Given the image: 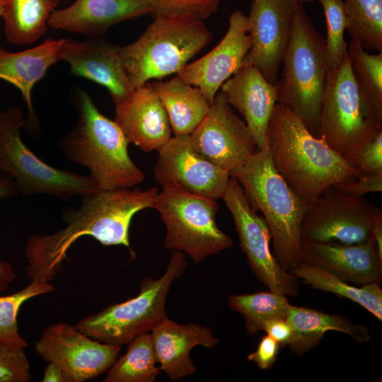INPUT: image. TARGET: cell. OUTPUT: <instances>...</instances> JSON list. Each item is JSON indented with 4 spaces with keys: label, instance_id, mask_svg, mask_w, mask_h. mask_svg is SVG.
I'll return each instance as SVG.
<instances>
[{
    "label": "cell",
    "instance_id": "6da1fadb",
    "mask_svg": "<svg viewBox=\"0 0 382 382\" xmlns=\"http://www.w3.org/2000/svg\"><path fill=\"white\" fill-rule=\"evenodd\" d=\"M158 188L99 190L82 197L77 209L63 213L64 228L48 235L32 236L25 244L27 276L33 282H51L61 272L68 250L83 236L103 245L129 249V227L139 212L154 208Z\"/></svg>",
    "mask_w": 382,
    "mask_h": 382
},
{
    "label": "cell",
    "instance_id": "7a4b0ae2",
    "mask_svg": "<svg viewBox=\"0 0 382 382\" xmlns=\"http://www.w3.org/2000/svg\"><path fill=\"white\" fill-rule=\"evenodd\" d=\"M266 142L275 169L307 204L334 185L352 181L359 174L325 141L313 135L296 114L278 103Z\"/></svg>",
    "mask_w": 382,
    "mask_h": 382
},
{
    "label": "cell",
    "instance_id": "3957f363",
    "mask_svg": "<svg viewBox=\"0 0 382 382\" xmlns=\"http://www.w3.org/2000/svg\"><path fill=\"white\" fill-rule=\"evenodd\" d=\"M76 109V124L59 143L64 158L86 167L100 190L141 183L144 174L132 161L129 143L116 122L103 115L84 91L78 92Z\"/></svg>",
    "mask_w": 382,
    "mask_h": 382
},
{
    "label": "cell",
    "instance_id": "277c9868",
    "mask_svg": "<svg viewBox=\"0 0 382 382\" xmlns=\"http://www.w3.org/2000/svg\"><path fill=\"white\" fill-rule=\"evenodd\" d=\"M270 228L274 257L289 272L300 262L301 228L308 205L293 192L275 169L267 142L245 164L230 173Z\"/></svg>",
    "mask_w": 382,
    "mask_h": 382
},
{
    "label": "cell",
    "instance_id": "5b68a950",
    "mask_svg": "<svg viewBox=\"0 0 382 382\" xmlns=\"http://www.w3.org/2000/svg\"><path fill=\"white\" fill-rule=\"evenodd\" d=\"M212 40L202 21L155 16L137 40L120 48L132 89L177 74Z\"/></svg>",
    "mask_w": 382,
    "mask_h": 382
},
{
    "label": "cell",
    "instance_id": "8992f818",
    "mask_svg": "<svg viewBox=\"0 0 382 382\" xmlns=\"http://www.w3.org/2000/svg\"><path fill=\"white\" fill-rule=\"evenodd\" d=\"M277 86V103L296 114L317 137L328 65L325 39L315 29L303 4L292 23Z\"/></svg>",
    "mask_w": 382,
    "mask_h": 382
},
{
    "label": "cell",
    "instance_id": "52a82bcc",
    "mask_svg": "<svg viewBox=\"0 0 382 382\" xmlns=\"http://www.w3.org/2000/svg\"><path fill=\"white\" fill-rule=\"evenodd\" d=\"M186 266L185 254L173 250L161 277L143 278L137 296L89 315L75 326L102 342L119 347L127 345L134 337L150 332L167 318L168 293L173 282L182 277Z\"/></svg>",
    "mask_w": 382,
    "mask_h": 382
},
{
    "label": "cell",
    "instance_id": "ba28073f",
    "mask_svg": "<svg viewBox=\"0 0 382 382\" xmlns=\"http://www.w3.org/2000/svg\"><path fill=\"white\" fill-rule=\"evenodd\" d=\"M25 123L19 106L0 111V172L14 180L19 193L66 199L76 195L82 197L100 190L90 175L52 167L34 154L21 138Z\"/></svg>",
    "mask_w": 382,
    "mask_h": 382
},
{
    "label": "cell",
    "instance_id": "9c48e42d",
    "mask_svg": "<svg viewBox=\"0 0 382 382\" xmlns=\"http://www.w3.org/2000/svg\"><path fill=\"white\" fill-rule=\"evenodd\" d=\"M380 131L382 125L364 106L347 54L338 67L328 69L317 137L353 166L358 152Z\"/></svg>",
    "mask_w": 382,
    "mask_h": 382
},
{
    "label": "cell",
    "instance_id": "30bf717a",
    "mask_svg": "<svg viewBox=\"0 0 382 382\" xmlns=\"http://www.w3.org/2000/svg\"><path fill=\"white\" fill-rule=\"evenodd\" d=\"M216 201L176 188L158 192L154 208L166 228L164 248L183 252L195 263L231 248L233 239L216 223Z\"/></svg>",
    "mask_w": 382,
    "mask_h": 382
},
{
    "label": "cell",
    "instance_id": "8fae6325",
    "mask_svg": "<svg viewBox=\"0 0 382 382\" xmlns=\"http://www.w3.org/2000/svg\"><path fill=\"white\" fill-rule=\"evenodd\" d=\"M221 199L233 216L241 248L258 280L270 291L297 296L300 293L299 279L284 270L272 253L267 223L255 212L233 176H230Z\"/></svg>",
    "mask_w": 382,
    "mask_h": 382
},
{
    "label": "cell",
    "instance_id": "7c38bea8",
    "mask_svg": "<svg viewBox=\"0 0 382 382\" xmlns=\"http://www.w3.org/2000/svg\"><path fill=\"white\" fill-rule=\"evenodd\" d=\"M382 209L362 197H354L331 187L308 205L301 228V240L312 242L363 243Z\"/></svg>",
    "mask_w": 382,
    "mask_h": 382
},
{
    "label": "cell",
    "instance_id": "4fadbf2b",
    "mask_svg": "<svg viewBox=\"0 0 382 382\" xmlns=\"http://www.w3.org/2000/svg\"><path fill=\"white\" fill-rule=\"evenodd\" d=\"M35 349L45 361L61 367L70 382H83L108 370L121 347L95 340L75 325L54 323L43 330Z\"/></svg>",
    "mask_w": 382,
    "mask_h": 382
},
{
    "label": "cell",
    "instance_id": "5bb4252c",
    "mask_svg": "<svg viewBox=\"0 0 382 382\" xmlns=\"http://www.w3.org/2000/svg\"><path fill=\"white\" fill-rule=\"evenodd\" d=\"M158 152L154 174L163 188H176L215 200L222 198L229 172L199 154L190 134L171 137Z\"/></svg>",
    "mask_w": 382,
    "mask_h": 382
},
{
    "label": "cell",
    "instance_id": "9a60e30c",
    "mask_svg": "<svg viewBox=\"0 0 382 382\" xmlns=\"http://www.w3.org/2000/svg\"><path fill=\"white\" fill-rule=\"evenodd\" d=\"M190 136L199 154L229 173L245 164L257 150L245 121L220 91L208 113Z\"/></svg>",
    "mask_w": 382,
    "mask_h": 382
},
{
    "label": "cell",
    "instance_id": "2e32d148",
    "mask_svg": "<svg viewBox=\"0 0 382 382\" xmlns=\"http://www.w3.org/2000/svg\"><path fill=\"white\" fill-rule=\"evenodd\" d=\"M301 0H253L248 16L251 46L243 63L255 65L277 85Z\"/></svg>",
    "mask_w": 382,
    "mask_h": 382
},
{
    "label": "cell",
    "instance_id": "e0dca14e",
    "mask_svg": "<svg viewBox=\"0 0 382 382\" xmlns=\"http://www.w3.org/2000/svg\"><path fill=\"white\" fill-rule=\"evenodd\" d=\"M251 46L248 16L235 11L222 40L201 58L187 64L177 76L198 88L212 104L222 84L243 65Z\"/></svg>",
    "mask_w": 382,
    "mask_h": 382
},
{
    "label": "cell",
    "instance_id": "ac0fdd59",
    "mask_svg": "<svg viewBox=\"0 0 382 382\" xmlns=\"http://www.w3.org/2000/svg\"><path fill=\"white\" fill-rule=\"evenodd\" d=\"M300 262L358 284L382 282V255L371 237L359 244L302 241Z\"/></svg>",
    "mask_w": 382,
    "mask_h": 382
},
{
    "label": "cell",
    "instance_id": "d6986e66",
    "mask_svg": "<svg viewBox=\"0 0 382 382\" xmlns=\"http://www.w3.org/2000/svg\"><path fill=\"white\" fill-rule=\"evenodd\" d=\"M115 105V121L128 142L144 152L158 151L172 137L168 115L150 83Z\"/></svg>",
    "mask_w": 382,
    "mask_h": 382
},
{
    "label": "cell",
    "instance_id": "ffe728a7",
    "mask_svg": "<svg viewBox=\"0 0 382 382\" xmlns=\"http://www.w3.org/2000/svg\"><path fill=\"white\" fill-rule=\"evenodd\" d=\"M120 47L103 37L83 41L63 39L61 60L68 63L76 76L89 79L108 89L114 103L132 91L120 54Z\"/></svg>",
    "mask_w": 382,
    "mask_h": 382
},
{
    "label": "cell",
    "instance_id": "44dd1931",
    "mask_svg": "<svg viewBox=\"0 0 382 382\" xmlns=\"http://www.w3.org/2000/svg\"><path fill=\"white\" fill-rule=\"evenodd\" d=\"M230 105L243 117L257 149L264 147L277 103V86L268 82L253 64L241 67L221 86Z\"/></svg>",
    "mask_w": 382,
    "mask_h": 382
},
{
    "label": "cell",
    "instance_id": "7402d4cb",
    "mask_svg": "<svg viewBox=\"0 0 382 382\" xmlns=\"http://www.w3.org/2000/svg\"><path fill=\"white\" fill-rule=\"evenodd\" d=\"M149 13L147 0H76L66 8L54 9L47 25L86 38H99L112 25Z\"/></svg>",
    "mask_w": 382,
    "mask_h": 382
},
{
    "label": "cell",
    "instance_id": "603a6c76",
    "mask_svg": "<svg viewBox=\"0 0 382 382\" xmlns=\"http://www.w3.org/2000/svg\"><path fill=\"white\" fill-rule=\"evenodd\" d=\"M150 332L158 368L172 381L197 371L190 355L193 347L212 349L219 343L210 328L194 323L179 324L168 317Z\"/></svg>",
    "mask_w": 382,
    "mask_h": 382
},
{
    "label": "cell",
    "instance_id": "cb8c5ba5",
    "mask_svg": "<svg viewBox=\"0 0 382 382\" xmlns=\"http://www.w3.org/2000/svg\"><path fill=\"white\" fill-rule=\"evenodd\" d=\"M62 43L63 39L47 38L36 47L16 52L0 46V79L11 83L21 91L30 124L35 120L32 90L48 69L61 60Z\"/></svg>",
    "mask_w": 382,
    "mask_h": 382
},
{
    "label": "cell",
    "instance_id": "d4e9b609",
    "mask_svg": "<svg viewBox=\"0 0 382 382\" xmlns=\"http://www.w3.org/2000/svg\"><path fill=\"white\" fill-rule=\"evenodd\" d=\"M286 320L294 331L293 341L288 347L299 357L316 347L328 331L346 334L359 344L371 340L368 327L341 315L290 305Z\"/></svg>",
    "mask_w": 382,
    "mask_h": 382
},
{
    "label": "cell",
    "instance_id": "484cf974",
    "mask_svg": "<svg viewBox=\"0 0 382 382\" xmlns=\"http://www.w3.org/2000/svg\"><path fill=\"white\" fill-rule=\"evenodd\" d=\"M151 85L168 115L174 136L190 134L210 109L211 103L202 91L177 75Z\"/></svg>",
    "mask_w": 382,
    "mask_h": 382
},
{
    "label": "cell",
    "instance_id": "4316f807",
    "mask_svg": "<svg viewBox=\"0 0 382 382\" xmlns=\"http://www.w3.org/2000/svg\"><path fill=\"white\" fill-rule=\"evenodd\" d=\"M57 4L54 0H8L1 17L6 40L16 45L35 42L44 36Z\"/></svg>",
    "mask_w": 382,
    "mask_h": 382
},
{
    "label": "cell",
    "instance_id": "83f0119b",
    "mask_svg": "<svg viewBox=\"0 0 382 382\" xmlns=\"http://www.w3.org/2000/svg\"><path fill=\"white\" fill-rule=\"evenodd\" d=\"M290 272L313 289L335 294L359 304L382 321V289L379 284L356 287L322 268L302 262Z\"/></svg>",
    "mask_w": 382,
    "mask_h": 382
},
{
    "label": "cell",
    "instance_id": "f1b7e54d",
    "mask_svg": "<svg viewBox=\"0 0 382 382\" xmlns=\"http://www.w3.org/2000/svg\"><path fill=\"white\" fill-rule=\"evenodd\" d=\"M347 54L364 106L370 117L382 125V52L369 54L351 39Z\"/></svg>",
    "mask_w": 382,
    "mask_h": 382
},
{
    "label": "cell",
    "instance_id": "f546056e",
    "mask_svg": "<svg viewBox=\"0 0 382 382\" xmlns=\"http://www.w3.org/2000/svg\"><path fill=\"white\" fill-rule=\"evenodd\" d=\"M126 353L112 364L105 382H153L159 374L151 334L143 333L128 344Z\"/></svg>",
    "mask_w": 382,
    "mask_h": 382
},
{
    "label": "cell",
    "instance_id": "4dcf8cb0",
    "mask_svg": "<svg viewBox=\"0 0 382 382\" xmlns=\"http://www.w3.org/2000/svg\"><path fill=\"white\" fill-rule=\"evenodd\" d=\"M228 305L245 318L247 332L255 335L274 318H286L290 303L286 296L270 291L230 295Z\"/></svg>",
    "mask_w": 382,
    "mask_h": 382
},
{
    "label": "cell",
    "instance_id": "1f68e13d",
    "mask_svg": "<svg viewBox=\"0 0 382 382\" xmlns=\"http://www.w3.org/2000/svg\"><path fill=\"white\" fill-rule=\"evenodd\" d=\"M347 30L365 50L382 52V0H342Z\"/></svg>",
    "mask_w": 382,
    "mask_h": 382
},
{
    "label": "cell",
    "instance_id": "d6a6232c",
    "mask_svg": "<svg viewBox=\"0 0 382 382\" xmlns=\"http://www.w3.org/2000/svg\"><path fill=\"white\" fill-rule=\"evenodd\" d=\"M54 291V286L50 282L31 281L17 292L0 296V342L14 347L26 348L28 342L18 331L17 316L19 310L29 299Z\"/></svg>",
    "mask_w": 382,
    "mask_h": 382
},
{
    "label": "cell",
    "instance_id": "836d02e7",
    "mask_svg": "<svg viewBox=\"0 0 382 382\" xmlns=\"http://www.w3.org/2000/svg\"><path fill=\"white\" fill-rule=\"evenodd\" d=\"M325 13L326 57L329 69L338 67L347 54L345 32L347 20L342 0H318Z\"/></svg>",
    "mask_w": 382,
    "mask_h": 382
},
{
    "label": "cell",
    "instance_id": "e575fe53",
    "mask_svg": "<svg viewBox=\"0 0 382 382\" xmlns=\"http://www.w3.org/2000/svg\"><path fill=\"white\" fill-rule=\"evenodd\" d=\"M154 16L186 17L204 21L218 9L221 0H147Z\"/></svg>",
    "mask_w": 382,
    "mask_h": 382
},
{
    "label": "cell",
    "instance_id": "d590c367",
    "mask_svg": "<svg viewBox=\"0 0 382 382\" xmlns=\"http://www.w3.org/2000/svg\"><path fill=\"white\" fill-rule=\"evenodd\" d=\"M30 379V366L24 349L0 342V382H28Z\"/></svg>",
    "mask_w": 382,
    "mask_h": 382
},
{
    "label": "cell",
    "instance_id": "8d00e7d4",
    "mask_svg": "<svg viewBox=\"0 0 382 382\" xmlns=\"http://www.w3.org/2000/svg\"><path fill=\"white\" fill-rule=\"evenodd\" d=\"M353 166L359 174L382 173V131L358 152Z\"/></svg>",
    "mask_w": 382,
    "mask_h": 382
},
{
    "label": "cell",
    "instance_id": "74e56055",
    "mask_svg": "<svg viewBox=\"0 0 382 382\" xmlns=\"http://www.w3.org/2000/svg\"><path fill=\"white\" fill-rule=\"evenodd\" d=\"M347 195L362 197L369 192H382V173L359 174L356 179L332 187Z\"/></svg>",
    "mask_w": 382,
    "mask_h": 382
},
{
    "label": "cell",
    "instance_id": "f35d334b",
    "mask_svg": "<svg viewBox=\"0 0 382 382\" xmlns=\"http://www.w3.org/2000/svg\"><path fill=\"white\" fill-rule=\"evenodd\" d=\"M18 190L14 180L8 175L0 172V200L14 197ZM16 278L11 265L0 260V293L6 291L8 285Z\"/></svg>",
    "mask_w": 382,
    "mask_h": 382
},
{
    "label": "cell",
    "instance_id": "ab89813d",
    "mask_svg": "<svg viewBox=\"0 0 382 382\" xmlns=\"http://www.w3.org/2000/svg\"><path fill=\"white\" fill-rule=\"evenodd\" d=\"M280 346L270 336L262 337L257 349L247 357L248 361L254 362L259 369H271L277 359Z\"/></svg>",
    "mask_w": 382,
    "mask_h": 382
},
{
    "label": "cell",
    "instance_id": "60d3db41",
    "mask_svg": "<svg viewBox=\"0 0 382 382\" xmlns=\"http://www.w3.org/2000/svg\"><path fill=\"white\" fill-rule=\"evenodd\" d=\"M262 331L273 338L280 347H289L293 341L294 331L286 318H274L265 323Z\"/></svg>",
    "mask_w": 382,
    "mask_h": 382
},
{
    "label": "cell",
    "instance_id": "b9f144b4",
    "mask_svg": "<svg viewBox=\"0 0 382 382\" xmlns=\"http://www.w3.org/2000/svg\"><path fill=\"white\" fill-rule=\"evenodd\" d=\"M42 382H70L65 372L57 364L48 362L44 369Z\"/></svg>",
    "mask_w": 382,
    "mask_h": 382
},
{
    "label": "cell",
    "instance_id": "7bdbcfd3",
    "mask_svg": "<svg viewBox=\"0 0 382 382\" xmlns=\"http://www.w3.org/2000/svg\"><path fill=\"white\" fill-rule=\"evenodd\" d=\"M371 237L374 241L379 253L382 255V210L376 216L371 228Z\"/></svg>",
    "mask_w": 382,
    "mask_h": 382
},
{
    "label": "cell",
    "instance_id": "ee69618b",
    "mask_svg": "<svg viewBox=\"0 0 382 382\" xmlns=\"http://www.w3.org/2000/svg\"><path fill=\"white\" fill-rule=\"evenodd\" d=\"M8 0H0V16H2Z\"/></svg>",
    "mask_w": 382,
    "mask_h": 382
},
{
    "label": "cell",
    "instance_id": "f6af8a7d",
    "mask_svg": "<svg viewBox=\"0 0 382 382\" xmlns=\"http://www.w3.org/2000/svg\"><path fill=\"white\" fill-rule=\"evenodd\" d=\"M314 1L316 0H301V1L303 4V3H311V2H313Z\"/></svg>",
    "mask_w": 382,
    "mask_h": 382
},
{
    "label": "cell",
    "instance_id": "bcb514c9",
    "mask_svg": "<svg viewBox=\"0 0 382 382\" xmlns=\"http://www.w3.org/2000/svg\"><path fill=\"white\" fill-rule=\"evenodd\" d=\"M54 1H55V2H56L57 4H58V3H59V2H61V1H64V0H54Z\"/></svg>",
    "mask_w": 382,
    "mask_h": 382
}]
</instances>
